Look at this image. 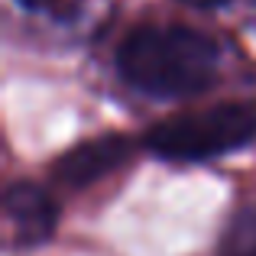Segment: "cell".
I'll return each instance as SVG.
<instances>
[{"label": "cell", "instance_id": "6da1fadb", "mask_svg": "<svg viewBox=\"0 0 256 256\" xmlns=\"http://www.w3.org/2000/svg\"><path fill=\"white\" fill-rule=\"evenodd\" d=\"M220 52L211 36L175 23H143L124 36L117 72L152 98H194L218 84Z\"/></svg>", "mask_w": 256, "mask_h": 256}, {"label": "cell", "instance_id": "7a4b0ae2", "mask_svg": "<svg viewBox=\"0 0 256 256\" xmlns=\"http://www.w3.org/2000/svg\"><path fill=\"white\" fill-rule=\"evenodd\" d=\"M256 140V107L214 104L166 117L146 133V150L169 162H204L244 150Z\"/></svg>", "mask_w": 256, "mask_h": 256}, {"label": "cell", "instance_id": "3957f363", "mask_svg": "<svg viewBox=\"0 0 256 256\" xmlns=\"http://www.w3.org/2000/svg\"><path fill=\"white\" fill-rule=\"evenodd\" d=\"M133 140L126 133H100V136L82 140L72 150L52 162V178L68 188H88L100 182L104 175L117 172L133 159Z\"/></svg>", "mask_w": 256, "mask_h": 256}, {"label": "cell", "instance_id": "277c9868", "mask_svg": "<svg viewBox=\"0 0 256 256\" xmlns=\"http://www.w3.org/2000/svg\"><path fill=\"white\" fill-rule=\"evenodd\" d=\"M4 211L20 250L42 246L58 230V201L32 182H13L4 192Z\"/></svg>", "mask_w": 256, "mask_h": 256}, {"label": "cell", "instance_id": "5b68a950", "mask_svg": "<svg viewBox=\"0 0 256 256\" xmlns=\"http://www.w3.org/2000/svg\"><path fill=\"white\" fill-rule=\"evenodd\" d=\"M218 256H256V201L244 204L230 218L224 237H220Z\"/></svg>", "mask_w": 256, "mask_h": 256}, {"label": "cell", "instance_id": "8992f818", "mask_svg": "<svg viewBox=\"0 0 256 256\" xmlns=\"http://www.w3.org/2000/svg\"><path fill=\"white\" fill-rule=\"evenodd\" d=\"M23 6H30V10H39V13H52V16H72V13H78V6H82V0H20Z\"/></svg>", "mask_w": 256, "mask_h": 256}, {"label": "cell", "instance_id": "52a82bcc", "mask_svg": "<svg viewBox=\"0 0 256 256\" xmlns=\"http://www.w3.org/2000/svg\"><path fill=\"white\" fill-rule=\"evenodd\" d=\"M188 4H194V6H218V4H224V0H188Z\"/></svg>", "mask_w": 256, "mask_h": 256}]
</instances>
